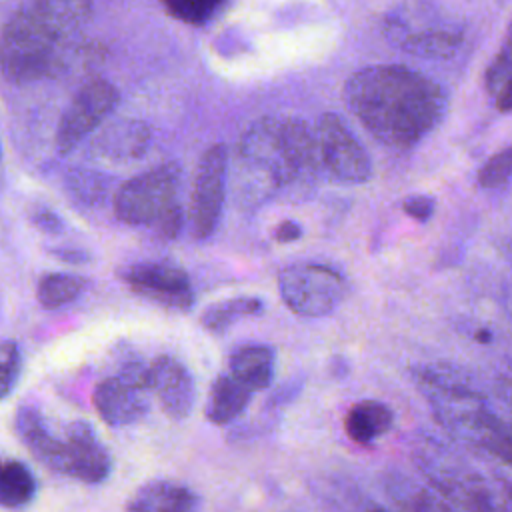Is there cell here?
<instances>
[{"mask_svg": "<svg viewBox=\"0 0 512 512\" xmlns=\"http://www.w3.org/2000/svg\"><path fill=\"white\" fill-rule=\"evenodd\" d=\"M344 98L360 124L396 150H408L430 134L448 104L440 84L400 64L354 72L344 86Z\"/></svg>", "mask_w": 512, "mask_h": 512, "instance_id": "6da1fadb", "label": "cell"}, {"mask_svg": "<svg viewBox=\"0 0 512 512\" xmlns=\"http://www.w3.org/2000/svg\"><path fill=\"white\" fill-rule=\"evenodd\" d=\"M238 158L264 196L270 188L296 182L320 162L314 130L292 116H264L252 122L240 136Z\"/></svg>", "mask_w": 512, "mask_h": 512, "instance_id": "7a4b0ae2", "label": "cell"}, {"mask_svg": "<svg viewBox=\"0 0 512 512\" xmlns=\"http://www.w3.org/2000/svg\"><path fill=\"white\" fill-rule=\"evenodd\" d=\"M416 470L440 498L462 512H512V502L460 452L434 440L420 438L412 446Z\"/></svg>", "mask_w": 512, "mask_h": 512, "instance_id": "3957f363", "label": "cell"}, {"mask_svg": "<svg viewBox=\"0 0 512 512\" xmlns=\"http://www.w3.org/2000/svg\"><path fill=\"white\" fill-rule=\"evenodd\" d=\"M382 32L400 50L424 58H448L464 40L462 24L432 0H400L386 12Z\"/></svg>", "mask_w": 512, "mask_h": 512, "instance_id": "277c9868", "label": "cell"}, {"mask_svg": "<svg viewBox=\"0 0 512 512\" xmlns=\"http://www.w3.org/2000/svg\"><path fill=\"white\" fill-rule=\"evenodd\" d=\"M180 168L164 164L124 182L116 194V216L126 224H148L160 236L174 238L184 222L178 202Z\"/></svg>", "mask_w": 512, "mask_h": 512, "instance_id": "5b68a950", "label": "cell"}, {"mask_svg": "<svg viewBox=\"0 0 512 512\" xmlns=\"http://www.w3.org/2000/svg\"><path fill=\"white\" fill-rule=\"evenodd\" d=\"M58 38L26 8L0 34V72L10 82H34L56 66Z\"/></svg>", "mask_w": 512, "mask_h": 512, "instance_id": "8992f818", "label": "cell"}, {"mask_svg": "<svg viewBox=\"0 0 512 512\" xmlns=\"http://www.w3.org/2000/svg\"><path fill=\"white\" fill-rule=\"evenodd\" d=\"M284 304L298 316L322 318L346 298L348 284L340 272L322 264H292L278 276Z\"/></svg>", "mask_w": 512, "mask_h": 512, "instance_id": "52a82bcc", "label": "cell"}, {"mask_svg": "<svg viewBox=\"0 0 512 512\" xmlns=\"http://www.w3.org/2000/svg\"><path fill=\"white\" fill-rule=\"evenodd\" d=\"M314 142L318 160L342 182L362 184L372 176V162L362 144L346 128L338 114H322L316 120Z\"/></svg>", "mask_w": 512, "mask_h": 512, "instance_id": "ba28073f", "label": "cell"}, {"mask_svg": "<svg viewBox=\"0 0 512 512\" xmlns=\"http://www.w3.org/2000/svg\"><path fill=\"white\" fill-rule=\"evenodd\" d=\"M228 152L224 144L210 146L198 164L190 196V228L196 238H208L220 220L226 196Z\"/></svg>", "mask_w": 512, "mask_h": 512, "instance_id": "9c48e42d", "label": "cell"}, {"mask_svg": "<svg viewBox=\"0 0 512 512\" xmlns=\"http://www.w3.org/2000/svg\"><path fill=\"white\" fill-rule=\"evenodd\" d=\"M118 104V90L106 80H90L72 98L62 114L56 132V146L60 154H68L80 140H84Z\"/></svg>", "mask_w": 512, "mask_h": 512, "instance_id": "30bf717a", "label": "cell"}, {"mask_svg": "<svg viewBox=\"0 0 512 512\" xmlns=\"http://www.w3.org/2000/svg\"><path fill=\"white\" fill-rule=\"evenodd\" d=\"M122 278L136 294L160 306L188 310L194 302L188 274L178 266L164 262H144L124 270Z\"/></svg>", "mask_w": 512, "mask_h": 512, "instance_id": "8fae6325", "label": "cell"}, {"mask_svg": "<svg viewBox=\"0 0 512 512\" xmlns=\"http://www.w3.org/2000/svg\"><path fill=\"white\" fill-rule=\"evenodd\" d=\"M150 392L158 398L162 412L172 420H184L196 402V384L190 370L174 356L162 354L148 364Z\"/></svg>", "mask_w": 512, "mask_h": 512, "instance_id": "7c38bea8", "label": "cell"}, {"mask_svg": "<svg viewBox=\"0 0 512 512\" xmlns=\"http://www.w3.org/2000/svg\"><path fill=\"white\" fill-rule=\"evenodd\" d=\"M64 448L66 476L88 484H98L108 478L112 460L88 422L76 420L66 426Z\"/></svg>", "mask_w": 512, "mask_h": 512, "instance_id": "4fadbf2b", "label": "cell"}, {"mask_svg": "<svg viewBox=\"0 0 512 512\" xmlns=\"http://www.w3.org/2000/svg\"><path fill=\"white\" fill-rule=\"evenodd\" d=\"M450 436L512 466V420L500 418L486 402L464 416Z\"/></svg>", "mask_w": 512, "mask_h": 512, "instance_id": "5bb4252c", "label": "cell"}, {"mask_svg": "<svg viewBox=\"0 0 512 512\" xmlns=\"http://www.w3.org/2000/svg\"><path fill=\"white\" fill-rule=\"evenodd\" d=\"M92 402L108 426L122 428L134 424L148 412V390L112 374L96 384Z\"/></svg>", "mask_w": 512, "mask_h": 512, "instance_id": "9a60e30c", "label": "cell"}, {"mask_svg": "<svg viewBox=\"0 0 512 512\" xmlns=\"http://www.w3.org/2000/svg\"><path fill=\"white\" fill-rule=\"evenodd\" d=\"M16 432L24 446L30 450V454L42 462L46 468L66 474V448L64 440L50 434V430L44 424V418L38 408L32 404H24L16 410Z\"/></svg>", "mask_w": 512, "mask_h": 512, "instance_id": "2e32d148", "label": "cell"}, {"mask_svg": "<svg viewBox=\"0 0 512 512\" xmlns=\"http://www.w3.org/2000/svg\"><path fill=\"white\" fill-rule=\"evenodd\" d=\"M198 496L176 482L154 480L144 484L130 500L126 512H194Z\"/></svg>", "mask_w": 512, "mask_h": 512, "instance_id": "e0dca14e", "label": "cell"}, {"mask_svg": "<svg viewBox=\"0 0 512 512\" xmlns=\"http://www.w3.org/2000/svg\"><path fill=\"white\" fill-rule=\"evenodd\" d=\"M384 492L398 512H462L426 484H420L400 472L386 474Z\"/></svg>", "mask_w": 512, "mask_h": 512, "instance_id": "ac0fdd59", "label": "cell"}, {"mask_svg": "<svg viewBox=\"0 0 512 512\" xmlns=\"http://www.w3.org/2000/svg\"><path fill=\"white\" fill-rule=\"evenodd\" d=\"M276 356L270 346L248 344L232 352L228 360V374L244 384L248 390L258 392L270 386L274 376Z\"/></svg>", "mask_w": 512, "mask_h": 512, "instance_id": "d6986e66", "label": "cell"}, {"mask_svg": "<svg viewBox=\"0 0 512 512\" xmlns=\"http://www.w3.org/2000/svg\"><path fill=\"white\" fill-rule=\"evenodd\" d=\"M394 424L392 410L380 400H360L352 404L344 416L346 434L362 446L374 444Z\"/></svg>", "mask_w": 512, "mask_h": 512, "instance_id": "ffe728a7", "label": "cell"}, {"mask_svg": "<svg viewBox=\"0 0 512 512\" xmlns=\"http://www.w3.org/2000/svg\"><path fill=\"white\" fill-rule=\"evenodd\" d=\"M58 40L78 30L92 14L90 0H34L28 8Z\"/></svg>", "mask_w": 512, "mask_h": 512, "instance_id": "44dd1931", "label": "cell"}, {"mask_svg": "<svg viewBox=\"0 0 512 512\" xmlns=\"http://www.w3.org/2000/svg\"><path fill=\"white\" fill-rule=\"evenodd\" d=\"M252 390H248L244 384H240L236 378H232L228 372L216 376V380L210 386L208 400H206V418L212 424H228L236 416L244 412L252 398Z\"/></svg>", "mask_w": 512, "mask_h": 512, "instance_id": "7402d4cb", "label": "cell"}, {"mask_svg": "<svg viewBox=\"0 0 512 512\" xmlns=\"http://www.w3.org/2000/svg\"><path fill=\"white\" fill-rule=\"evenodd\" d=\"M148 128L142 122L130 120L110 126L100 138V154L112 160H130L140 156L148 146Z\"/></svg>", "mask_w": 512, "mask_h": 512, "instance_id": "603a6c76", "label": "cell"}, {"mask_svg": "<svg viewBox=\"0 0 512 512\" xmlns=\"http://www.w3.org/2000/svg\"><path fill=\"white\" fill-rule=\"evenodd\" d=\"M486 90L502 112H512V22L504 42L486 70Z\"/></svg>", "mask_w": 512, "mask_h": 512, "instance_id": "cb8c5ba5", "label": "cell"}, {"mask_svg": "<svg viewBox=\"0 0 512 512\" xmlns=\"http://www.w3.org/2000/svg\"><path fill=\"white\" fill-rule=\"evenodd\" d=\"M36 494V480L26 464L18 460H0V506H26Z\"/></svg>", "mask_w": 512, "mask_h": 512, "instance_id": "d4e9b609", "label": "cell"}, {"mask_svg": "<svg viewBox=\"0 0 512 512\" xmlns=\"http://www.w3.org/2000/svg\"><path fill=\"white\" fill-rule=\"evenodd\" d=\"M262 310V300L254 298V296H238V298H230V300H222L216 302L212 306H208L202 316L200 322L206 330L210 332H224L228 330L234 322L254 316Z\"/></svg>", "mask_w": 512, "mask_h": 512, "instance_id": "484cf974", "label": "cell"}, {"mask_svg": "<svg viewBox=\"0 0 512 512\" xmlns=\"http://www.w3.org/2000/svg\"><path fill=\"white\" fill-rule=\"evenodd\" d=\"M84 280L72 274H46L38 282V302L44 308H60L68 302H72L82 292Z\"/></svg>", "mask_w": 512, "mask_h": 512, "instance_id": "4316f807", "label": "cell"}, {"mask_svg": "<svg viewBox=\"0 0 512 512\" xmlns=\"http://www.w3.org/2000/svg\"><path fill=\"white\" fill-rule=\"evenodd\" d=\"M164 8L180 22L200 26L206 24L222 8L224 0H160Z\"/></svg>", "mask_w": 512, "mask_h": 512, "instance_id": "83f0119b", "label": "cell"}, {"mask_svg": "<svg viewBox=\"0 0 512 512\" xmlns=\"http://www.w3.org/2000/svg\"><path fill=\"white\" fill-rule=\"evenodd\" d=\"M512 178V146L496 152L478 170V184L482 188L504 186Z\"/></svg>", "mask_w": 512, "mask_h": 512, "instance_id": "f1b7e54d", "label": "cell"}, {"mask_svg": "<svg viewBox=\"0 0 512 512\" xmlns=\"http://www.w3.org/2000/svg\"><path fill=\"white\" fill-rule=\"evenodd\" d=\"M20 352L10 340L0 342V400L6 398L18 382L20 376Z\"/></svg>", "mask_w": 512, "mask_h": 512, "instance_id": "f546056e", "label": "cell"}, {"mask_svg": "<svg viewBox=\"0 0 512 512\" xmlns=\"http://www.w3.org/2000/svg\"><path fill=\"white\" fill-rule=\"evenodd\" d=\"M434 208H436L434 198H430V196H420V194H418V196H408V198L402 202V210H404L408 216H412L414 220H420V222L428 220V218L432 216Z\"/></svg>", "mask_w": 512, "mask_h": 512, "instance_id": "4dcf8cb0", "label": "cell"}, {"mask_svg": "<svg viewBox=\"0 0 512 512\" xmlns=\"http://www.w3.org/2000/svg\"><path fill=\"white\" fill-rule=\"evenodd\" d=\"M300 234H302V230H300V226L296 224V222H292V220H284V222H280L276 228H274V240L276 242H294V240H298L300 238Z\"/></svg>", "mask_w": 512, "mask_h": 512, "instance_id": "1f68e13d", "label": "cell"}, {"mask_svg": "<svg viewBox=\"0 0 512 512\" xmlns=\"http://www.w3.org/2000/svg\"><path fill=\"white\" fill-rule=\"evenodd\" d=\"M496 392L502 398V402L512 410V378L510 376L496 380Z\"/></svg>", "mask_w": 512, "mask_h": 512, "instance_id": "d6a6232c", "label": "cell"}, {"mask_svg": "<svg viewBox=\"0 0 512 512\" xmlns=\"http://www.w3.org/2000/svg\"><path fill=\"white\" fill-rule=\"evenodd\" d=\"M352 510H354V512H390V510L384 508L382 504H378V502H374V500H368V498L356 500V504H354Z\"/></svg>", "mask_w": 512, "mask_h": 512, "instance_id": "836d02e7", "label": "cell"}, {"mask_svg": "<svg viewBox=\"0 0 512 512\" xmlns=\"http://www.w3.org/2000/svg\"><path fill=\"white\" fill-rule=\"evenodd\" d=\"M500 488H502V492L508 496V500L512 502V482H508V480H504L502 484H500Z\"/></svg>", "mask_w": 512, "mask_h": 512, "instance_id": "e575fe53", "label": "cell"}, {"mask_svg": "<svg viewBox=\"0 0 512 512\" xmlns=\"http://www.w3.org/2000/svg\"><path fill=\"white\" fill-rule=\"evenodd\" d=\"M506 252H508V258H510V262H512V242L508 244V248H506Z\"/></svg>", "mask_w": 512, "mask_h": 512, "instance_id": "d590c367", "label": "cell"}]
</instances>
